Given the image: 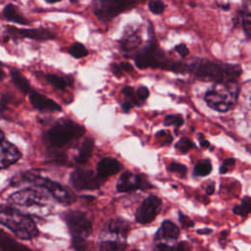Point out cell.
Masks as SVG:
<instances>
[{
    "instance_id": "25",
    "label": "cell",
    "mask_w": 251,
    "mask_h": 251,
    "mask_svg": "<svg viewBox=\"0 0 251 251\" xmlns=\"http://www.w3.org/2000/svg\"><path fill=\"white\" fill-rule=\"evenodd\" d=\"M211 172H212V164L208 159L199 161L194 167V175L197 176H208Z\"/></svg>"
},
{
    "instance_id": "50",
    "label": "cell",
    "mask_w": 251,
    "mask_h": 251,
    "mask_svg": "<svg viewBox=\"0 0 251 251\" xmlns=\"http://www.w3.org/2000/svg\"><path fill=\"white\" fill-rule=\"evenodd\" d=\"M140 1H146V0H140Z\"/></svg>"
},
{
    "instance_id": "17",
    "label": "cell",
    "mask_w": 251,
    "mask_h": 251,
    "mask_svg": "<svg viewBox=\"0 0 251 251\" xmlns=\"http://www.w3.org/2000/svg\"><path fill=\"white\" fill-rule=\"evenodd\" d=\"M105 227L107 232L117 236L118 238H126L129 229V225L124 219H112L108 222Z\"/></svg>"
},
{
    "instance_id": "31",
    "label": "cell",
    "mask_w": 251,
    "mask_h": 251,
    "mask_svg": "<svg viewBox=\"0 0 251 251\" xmlns=\"http://www.w3.org/2000/svg\"><path fill=\"white\" fill-rule=\"evenodd\" d=\"M149 10L153 13V14H162L165 10V4L161 1V0H151L148 4Z\"/></svg>"
},
{
    "instance_id": "26",
    "label": "cell",
    "mask_w": 251,
    "mask_h": 251,
    "mask_svg": "<svg viewBox=\"0 0 251 251\" xmlns=\"http://www.w3.org/2000/svg\"><path fill=\"white\" fill-rule=\"evenodd\" d=\"M125 248L126 243L122 240H104L99 243L101 250H123Z\"/></svg>"
},
{
    "instance_id": "6",
    "label": "cell",
    "mask_w": 251,
    "mask_h": 251,
    "mask_svg": "<svg viewBox=\"0 0 251 251\" xmlns=\"http://www.w3.org/2000/svg\"><path fill=\"white\" fill-rule=\"evenodd\" d=\"M63 217L72 234L74 247L84 248V241L92 231V225L87 215L81 211H68Z\"/></svg>"
},
{
    "instance_id": "22",
    "label": "cell",
    "mask_w": 251,
    "mask_h": 251,
    "mask_svg": "<svg viewBox=\"0 0 251 251\" xmlns=\"http://www.w3.org/2000/svg\"><path fill=\"white\" fill-rule=\"evenodd\" d=\"M140 43V37L134 32L126 33L121 40V46L125 50H132Z\"/></svg>"
},
{
    "instance_id": "46",
    "label": "cell",
    "mask_w": 251,
    "mask_h": 251,
    "mask_svg": "<svg viewBox=\"0 0 251 251\" xmlns=\"http://www.w3.org/2000/svg\"><path fill=\"white\" fill-rule=\"evenodd\" d=\"M226 234H227V230H223V231L221 232L222 237H226Z\"/></svg>"
},
{
    "instance_id": "12",
    "label": "cell",
    "mask_w": 251,
    "mask_h": 251,
    "mask_svg": "<svg viewBox=\"0 0 251 251\" xmlns=\"http://www.w3.org/2000/svg\"><path fill=\"white\" fill-rule=\"evenodd\" d=\"M21 158V152L8 140H0V170L15 164Z\"/></svg>"
},
{
    "instance_id": "27",
    "label": "cell",
    "mask_w": 251,
    "mask_h": 251,
    "mask_svg": "<svg viewBox=\"0 0 251 251\" xmlns=\"http://www.w3.org/2000/svg\"><path fill=\"white\" fill-rule=\"evenodd\" d=\"M68 52L70 53V55H72L74 58H76V59L85 57L87 55V50L84 47V45L81 44V43H78V42L73 44L69 48Z\"/></svg>"
},
{
    "instance_id": "2",
    "label": "cell",
    "mask_w": 251,
    "mask_h": 251,
    "mask_svg": "<svg viewBox=\"0 0 251 251\" xmlns=\"http://www.w3.org/2000/svg\"><path fill=\"white\" fill-rule=\"evenodd\" d=\"M239 87L235 81L216 82L204 96L206 104L218 111L227 112L236 104Z\"/></svg>"
},
{
    "instance_id": "3",
    "label": "cell",
    "mask_w": 251,
    "mask_h": 251,
    "mask_svg": "<svg viewBox=\"0 0 251 251\" xmlns=\"http://www.w3.org/2000/svg\"><path fill=\"white\" fill-rule=\"evenodd\" d=\"M0 225L8 227L21 239H31L38 234L34 222L21 212L0 205Z\"/></svg>"
},
{
    "instance_id": "24",
    "label": "cell",
    "mask_w": 251,
    "mask_h": 251,
    "mask_svg": "<svg viewBox=\"0 0 251 251\" xmlns=\"http://www.w3.org/2000/svg\"><path fill=\"white\" fill-rule=\"evenodd\" d=\"M232 212L240 217H246L248 214L251 213V198L248 196H245L240 205H235L232 208Z\"/></svg>"
},
{
    "instance_id": "38",
    "label": "cell",
    "mask_w": 251,
    "mask_h": 251,
    "mask_svg": "<svg viewBox=\"0 0 251 251\" xmlns=\"http://www.w3.org/2000/svg\"><path fill=\"white\" fill-rule=\"evenodd\" d=\"M176 51L181 56V57H186L188 54H189V50L187 48V46L184 44V43H180V44H177L176 47H175Z\"/></svg>"
},
{
    "instance_id": "36",
    "label": "cell",
    "mask_w": 251,
    "mask_h": 251,
    "mask_svg": "<svg viewBox=\"0 0 251 251\" xmlns=\"http://www.w3.org/2000/svg\"><path fill=\"white\" fill-rule=\"evenodd\" d=\"M156 136L159 138V140L162 144H169L173 141V136L170 134L169 131L160 130V131L157 132Z\"/></svg>"
},
{
    "instance_id": "4",
    "label": "cell",
    "mask_w": 251,
    "mask_h": 251,
    "mask_svg": "<svg viewBox=\"0 0 251 251\" xmlns=\"http://www.w3.org/2000/svg\"><path fill=\"white\" fill-rule=\"evenodd\" d=\"M25 181L32 182L34 185L44 188L45 190H47L52 195L53 198H55L57 201H59L63 204L69 205V204H72L75 201V196L69 189H67L65 186H63L59 182H56L52 179L42 177V176H34V175H31V174L18 175L12 179L11 184L18 185V184H20L22 182H25Z\"/></svg>"
},
{
    "instance_id": "48",
    "label": "cell",
    "mask_w": 251,
    "mask_h": 251,
    "mask_svg": "<svg viewBox=\"0 0 251 251\" xmlns=\"http://www.w3.org/2000/svg\"><path fill=\"white\" fill-rule=\"evenodd\" d=\"M2 139H4V134H3L2 130L0 129V140H2Z\"/></svg>"
},
{
    "instance_id": "8",
    "label": "cell",
    "mask_w": 251,
    "mask_h": 251,
    "mask_svg": "<svg viewBox=\"0 0 251 251\" xmlns=\"http://www.w3.org/2000/svg\"><path fill=\"white\" fill-rule=\"evenodd\" d=\"M8 201L11 204L22 207H44L48 204V198L34 189H23L10 195Z\"/></svg>"
},
{
    "instance_id": "7",
    "label": "cell",
    "mask_w": 251,
    "mask_h": 251,
    "mask_svg": "<svg viewBox=\"0 0 251 251\" xmlns=\"http://www.w3.org/2000/svg\"><path fill=\"white\" fill-rule=\"evenodd\" d=\"M134 6L133 0H96L94 12L101 21H110Z\"/></svg>"
},
{
    "instance_id": "45",
    "label": "cell",
    "mask_w": 251,
    "mask_h": 251,
    "mask_svg": "<svg viewBox=\"0 0 251 251\" xmlns=\"http://www.w3.org/2000/svg\"><path fill=\"white\" fill-rule=\"evenodd\" d=\"M221 8H222V9H224V10H227V9L229 8V4L227 3L226 5H221Z\"/></svg>"
},
{
    "instance_id": "47",
    "label": "cell",
    "mask_w": 251,
    "mask_h": 251,
    "mask_svg": "<svg viewBox=\"0 0 251 251\" xmlns=\"http://www.w3.org/2000/svg\"><path fill=\"white\" fill-rule=\"evenodd\" d=\"M45 1H46V2H48V3H51V4H52V3H56V2H59L60 0H45Z\"/></svg>"
},
{
    "instance_id": "16",
    "label": "cell",
    "mask_w": 251,
    "mask_h": 251,
    "mask_svg": "<svg viewBox=\"0 0 251 251\" xmlns=\"http://www.w3.org/2000/svg\"><path fill=\"white\" fill-rule=\"evenodd\" d=\"M178 235H179V228L173 222L167 220L162 223L159 230L156 232L155 241L161 240V239L176 240L178 237Z\"/></svg>"
},
{
    "instance_id": "37",
    "label": "cell",
    "mask_w": 251,
    "mask_h": 251,
    "mask_svg": "<svg viewBox=\"0 0 251 251\" xmlns=\"http://www.w3.org/2000/svg\"><path fill=\"white\" fill-rule=\"evenodd\" d=\"M136 96L138 98V100L140 101H144L147 99V97L149 96V90L146 86H139L137 88V91H136Z\"/></svg>"
},
{
    "instance_id": "32",
    "label": "cell",
    "mask_w": 251,
    "mask_h": 251,
    "mask_svg": "<svg viewBox=\"0 0 251 251\" xmlns=\"http://www.w3.org/2000/svg\"><path fill=\"white\" fill-rule=\"evenodd\" d=\"M242 26L245 34L251 38V13H245L242 17Z\"/></svg>"
},
{
    "instance_id": "29",
    "label": "cell",
    "mask_w": 251,
    "mask_h": 251,
    "mask_svg": "<svg viewBox=\"0 0 251 251\" xmlns=\"http://www.w3.org/2000/svg\"><path fill=\"white\" fill-rule=\"evenodd\" d=\"M184 120L181 115H168L164 119V125L169 126H175L176 127H179L183 125Z\"/></svg>"
},
{
    "instance_id": "20",
    "label": "cell",
    "mask_w": 251,
    "mask_h": 251,
    "mask_svg": "<svg viewBox=\"0 0 251 251\" xmlns=\"http://www.w3.org/2000/svg\"><path fill=\"white\" fill-rule=\"evenodd\" d=\"M11 77L14 84L24 93H28L30 91V84L28 80L24 76V75L18 70L11 71Z\"/></svg>"
},
{
    "instance_id": "1",
    "label": "cell",
    "mask_w": 251,
    "mask_h": 251,
    "mask_svg": "<svg viewBox=\"0 0 251 251\" xmlns=\"http://www.w3.org/2000/svg\"><path fill=\"white\" fill-rule=\"evenodd\" d=\"M188 72L202 80L235 81L241 75L238 65L218 64L209 60H198L188 66Z\"/></svg>"
},
{
    "instance_id": "39",
    "label": "cell",
    "mask_w": 251,
    "mask_h": 251,
    "mask_svg": "<svg viewBox=\"0 0 251 251\" xmlns=\"http://www.w3.org/2000/svg\"><path fill=\"white\" fill-rule=\"evenodd\" d=\"M120 65H121L124 73L125 72H131L132 71V66L129 63H127V62H122V63H120Z\"/></svg>"
},
{
    "instance_id": "11",
    "label": "cell",
    "mask_w": 251,
    "mask_h": 251,
    "mask_svg": "<svg viewBox=\"0 0 251 251\" xmlns=\"http://www.w3.org/2000/svg\"><path fill=\"white\" fill-rule=\"evenodd\" d=\"M150 187H152V185L144 177L130 172L123 173L117 183V189L120 192H128L135 189H148Z\"/></svg>"
},
{
    "instance_id": "41",
    "label": "cell",
    "mask_w": 251,
    "mask_h": 251,
    "mask_svg": "<svg viewBox=\"0 0 251 251\" xmlns=\"http://www.w3.org/2000/svg\"><path fill=\"white\" fill-rule=\"evenodd\" d=\"M205 191H206V194H207V195L213 194L214 191H215V184H214V182L208 184V185L206 186V188H205Z\"/></svg>"
},
{
    "instance_id": "51",
    "label": "cell",
    "mask_w": 251,
    "mask_h": 251,
    "mask_svg": "<svg viewBox=\"0 0 251 251\" xmlns=\"http://www.w3.org/2000/svg\"><path fill=\"white\" fill-rule=\"evenodd\" d=\"M250 101H251V97H250Z\"/></svg>"
},
{
    "instance_id": "42",
    "label": "cell",
    "mask_w": 251,
    "mask_h": 251,
    "mask_svg": "<svg viewBox=\"0 0 251 251\" xmlns=\"http://www.w3.org/2000/svg\"><path fill=\"white\" fill-rule=\"evenodd\" d=\"M211 232H212V229L209 228V227H204L202 229L197 230V233H199V234H208V233H211Z\"/></svg>"
},
{
    "instance_id": "35",
    "label": "cell",
    "mask_w": 251,
    "mask_h": 251,
    "mask_svg": "<svg viewBox=\"0 0 251 251\" xmlns=\"http://www.w3.org/2000/svg\"><path fill=\"white\" fill-rule=\"evenodd\" d=\"M178 221H179V223H180V225L183 228L192 227L194 226V222L189 217L182 214L180 211L178 212Z\"/></svg>"
},
{
    "instance_id": "5",
    "label": "cell",
    "mask_w": 251,
    "mask_h": 251,
    "mask_svg": "<svg viewBox=\"0 0 251 251\" xmlns=\"http://www.w3.org/2000/svg\"><path fill=\"white\" fill-rule=\"evenodd\" d=\"M85 129L82 126L64 119L55 124L44 135V140L53 147H62L74 139L83 135Z\"/></svg>"
},
{
    "instance_id": "19",
    "label": "cell",
    "mask_w": 251,
    "mask_h": 251,
    "mask_svg": "<svg viewBox=\"0 0 251 251\" xmlns=\"http://www.w3.org/2000/svg\"><path fill=\"white\" fill-rule=\"evenodd\" d=\"M4 17L11 22L20 24V25H27V21L22 16L19 12V9L14 4H8L3 10Z\"/></svg>"
},
{
    "instance_id": "28",
    "label": "cell",
    "mask_w": 251,
    "mask_h": 251,
    "mask_svg": "<svg viewBox=\"0 0 251 251\" xmlns=\"http://www.w3.org/2000/svg\"><path fill=\"white\" fill-rule=\"evenodd\" d=\"M176 149H177L180 153H186L188 152L190 149L195 147V144L188 138L186 137H182L180 138L175 145Z\"/></svg>"
},
{
    "instance_id": "30",
    "label": "cell",
    "mask_w": 251,
    "mask_h": 251,
    "mask_svg": "<svg viewBox=\"0 0 251 251\" xmlns=\"http://www.w3.org/2000/svg\"><path fill=\"white\" fill-rule=\"evenodd\" d=\"M168 171L171 172V173H174V174H176L178 175L179 176L183 177L186 176V173H187V168L185 165L183 164H180V163H177V162H172L169 164L168 166Z\"/></svg>"
},
{
    "instance_id": "14",
    "label": "cell",
    "mask_w": 251,
    "mask_h": 251,
    "mask_svg": "<svg viewBox=\"0 0 251 251\" xmlns=\"http://www.w3.org/2000/svg\"><path fill=\"white\" fill-rule=\"evenodd\" d=\"M29 101L35 109L49 110V111H61V106L54 100L42 95L36 91H31L29 94Z\"/></svg>"
},
{
    "instance_id": "44",
    "label": "cell",
    "mask_w": 251,
    "mask_h": 251,
    "mask_svg": "<svg viewBox=\"0 0 251 251\" xmlns=\"http://www.w3.org/2000/svg\"><path fill=\"white\" fill-rule=\"evenodd\" d=\"M4 76H5V73L3 72L2 66H1V63H0V79H2Z\"/></svg>"
},
{
    "instance_id": "43",
    "label": "cell",
    "mask_w": 251,
    "mask_h": 251,
    "mask_svg": "<svg viewBox=\"0 0 251 251\" xmlns=\"http://www.w3.org/2000/svg\"><path fill=\"white\" fill-rule=\"evenodd\" d=\"M200 146L204 149L208 148V147H210V142L206 139H202V140H200Z\"/></svg>"
},
{
    "instance_id": "13",
    "label": "cell",
    "mask_w": 251,
    "mask_h": 251,
    "mask_svg": "<svg viewBox=\"0 0 251 251\" xmlns=\"http://www.w3.org/2000/svg\"><path fill=\"white\" fill-rule=\"evenodd\" d=\"M8 30L12 34H19L23 37H27L34 40H49L54 38V34L45 28H22L18 29L15 26H8Z\"/></svg>"
},
{
    "instance_id": "15",
    "label": "cell",
    "mask_w": 251,
    "mask_h": 251,
    "mask_svg": "<svg viewBox=\"0 0 251 251\" xmlns=\"http://www.w3.org/2000/svg\"><path fill=\"white\" fill-rule=\"evenodd\" d=\"M121 168V164L114 158H104L97 164L96 167L98 176L103 179L116 175Z\"/></svg>"
},
{
    "instance_id": "21",
    "label": "cell",
    "mask_w": 251,
    "mask_h": 251,
    "mask_svg": "<svg viewBox=\"0 0 251 251\" xmlns=\"http://www.w3.org/2000/svg\"><path fill=\"white\" fill-rule=\"evenodd\" d=\"M0 248L4 250H26L25 246L19 244L2 230H0Z\"/></svg>"
},
{
    "instance_id": "49",
    "label": "cell",
    "mask_w": 251,
    "mask_h": 251,
    "mask_svg": "<svg viewBox=\"0 0 251 251\" xmlns=\"http://www.w3.org/2000/svg\"><path fill=\"white\" fill-rule=\"evenodd\" d=\"M246 5H251V0H243Z\"/></svg>"
},
{
    "instance_id": "33",
    "label": "cell",
    "mask_w": 251,
    "mask_h": 251,
    "mask_svg": "<svg viewBox=\"0 0 251 251\" xmlns=\"http://www.w3.org/2000/svg\"><path fill=\"white\" fill-rule=\"evenodd\" d=\"M123 93L126 96V100L131 102L133 105L136 104V94H134V91L132 89V87L130 86H125L123 88Z\"/></svg>"
},
{
    "instance_id": "10",
    "label": "cell",
    "mask_w": 251,
    "mask_h": 251,
    "mask_svg": "<svg viewBox=\"0 0 251 251\" xmlns=\"http://www.w3.org/2000/svg\"><path fill=\"white\" fill-rule=\"evenodd\" d=\"M162 208V200L155 195L148 196L138 207L135 213L137 223L145 225L151 223L159 214Z\"/></svg>"
},
{
    "instance_id": "18",
    "label": "cell",
    "mask_w": 251,
    "mask_h": 251,
    "mask_svg": "<svg viewBox=\"0 0 251 251\" xmlns=\"http://www.w3.org/2000/svg\"><path fill=\"white\" fill-rule=\"evenodd\" d=\"M93 146H94V141L92 138L84 139L78 148L76 156L75 157V162L81 165L86 163L88 159L91 157Z\"/></svg>"
},
{
    "instance_id": "34",
    "label": "cell",
    "mask_w": 251,
    "mask_h": 251,
    "mask_svg": "<svg viewBox=\"0 0 251 251\" xmlns=\"http://www.w3.org/2000/svg\"><path fill=\"white\" fill-rule=\"evenodd\" d=\"M235 164V159L234 158H226L224 162H223V165L221 166V168H220V174H222V175H225V174H226L228 171H229V169L231 168V167H233V165Z\"/></svg>"
},
{
    "instance_id": "23",
    "label": "cell",
    "mask_w": 251,
    "mask_h": 251,
    "mask_svg": "<svg viewBox=\"0 0 251 251\" xmlns=\"http://www.w3.org/2000/svg\"><path fill=\"white\" fill-rule=\"evenodd\" d=\"M46 80L52 84L54 87L58 88L59 90H65L67 88V86L69 84L72 83V80L69 78H65V77H61L57 75H53V74H48L45 75Z\"/></svg>"
},
{
    "instance_id": "40",
    "label": "cell",
    "mask_w": 251,
    "mask_h": 251,
    "mask_svg": "<svg viewBox=\"0 0 251 251\" xmlns=\"http://www.w3.org/2000/svg\"><path fill=\"white\" fill-rule=\"evenodd\" d=\"M132 103L131 102H129V101H126V102H124L123 104H122V109H123V111L124 112H128L130 109H131V107H132Z\"/></svg>"
},
{
    "instance_id": "9",
    "label": "cell",
    "mask_w": 251,
    "mask_h": 251,
    "mask_svg": "<svg viewBox=\"0 0 251 251\" xmlns=\"http://www.w3.org/2000/svg\"><path fill=\"white\" fill-rule=\"evenodd\" d=\"M71 182L76 190H95L103 183V178L92 171L78 169L72 173Z\"/></svg>"
}]
</instances>
